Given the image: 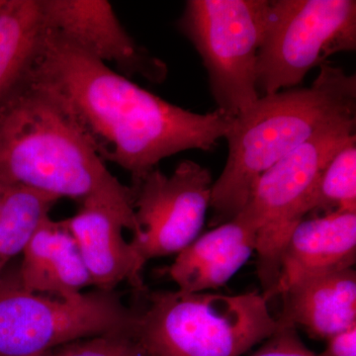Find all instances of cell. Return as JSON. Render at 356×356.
Instances as JSON below:
<instances>
[{"label": "cell", "mask_w": 356, "mask_h": 356, "mask_svg": "<svg viewBox=\"0 0 356 356\" xmlns=\"http://www.w3.org/2000/svg\"><path fill=\"white\" fill-rule=\"evenodd\" d=\"M26 81L46 93L103 161L131 180L187 149L212 151L232 119L200 114L140 88L48 29Z\"/></svg>", "instance_id": "1"}, {"label": "cell", "mask_w": 356, "mask_h": 356, "mask_svg": "<svg viewBox=\"0 0 356 356\" xmlns=\"http://www.w3.org/2000/svg\"><path fill=\"white\" fill-rule=\"evenodd\" d=\"M356 119V76L321 65L309 88L262 95L232 119L225 136L229 156L213 184L210 225L231 221L245 207L259 177L316 136Z\"/></svg>", "instance_id": "2"}, {"label": "cell", "mask_w": 356, "mask_h": 356, "mask_svg": "<svg viewBox=\"0 0 356 356\" xmlns=\"http://www.w3.org/2000/svg\"><path fill=\"white\" fill-rule=\"evenodd\" d=\"M0 180L58 200L102 201L136 221L130 186L109 172L67 115L26 81L0 105Z\"/></svg>", "instance_id": "3"}, {"label": "cell", "mask_w": 356, "mask_h": 356, "mask_svg": "<svg viewBox=\"0 0 356 356\" xmlns=\"http://www.w3.org/2000/svg\"><path fill=\"white\" fill-rule=\"evenodd\" d=\"M134 337L147 356H242L277 327L261 292L154 291Z\"/></svg>", "instance_id": "4"}, {"label": "cell", "mask_w": 356, "mask_h": 356, "mask_svg": "<svg viewBox=\"0 0 356 356\" xmlns=\"http://www.w3.org/2000/svg\"><path fill=\"white\" fill-rule=\"evenodd\" d=\"M269 0H188L177 28L197 51L218 111L229 118L259 97L257 56Z\"/></svg>", "instance_id": "5"}, {"label": "cell", "mask_w": 356, "mask_h": 356, "mask_svg": "<svg viewBox=\"0 0 356 356\" xmlns=\"http://www.w3.org/2000/svg\"><path fill=\"white\" fill-rule=\"evenodd\" d=\"M136 317L116 290L63 299L27 291L0 276V356H33L89 337L134 334Z\"/></svg>", "instance_id": "6"}, {"label": "cell", "mask_w": 356, "mask_h": 356, "mask_svg": "<svg viewBox=\"0 0 356 356\" xmlns=\"http://www.w3.org/2000/svg\"><path fill=\"white\" fill-rule=\"evenodd\" d=\"M355 50V0H269L257 56L259 95L298 88L332 55Z\"/></svg>", "instance_id": "7"}, {"label": "cell", "mask_w": 356, "mask_h": 356, "mask_svg": "<svg viewBox=\"0 0 356 356\" xmlns=\"http://www.w3.org/2000/svg\"><path fill=\"white\" fill-rule=\"evenodd\" d=\"M356 119L316 136L262 173L241 210L257 227V273L267 301L280 275L288 238L304 218L318 175L337 151L356 140Z\"/></svg>", "instance_id": "8"}, {"label": "cell", "mask_w": 356, "mask_h": 356, "mask_svg": "<svg viewBox=\"0 0 356 356\" xmlns=\"http://www.w3.org/2000/svg\"><path fill=\"white\" fill-rule=\"evenodd\" d=\"M212 173L196 161H180L170 175L154 168L130 185L140 236L131 241L145 266L178 254L200 236L212 196Z\"/></svg>", "instance_id": "9"}, {"label": "cell", "mask_w": 356, "mask_h": 356, "mask_svg": "<svg viewBox=\"0 0 356 356\" xmlns=\"http://www.w3.org/2000/svg\"><path fill=\"white\" fill-rule=\"evenodd\" d=\"M47 29L103 64H113L122 76H140L161 83L168 65L136 43L107 0H40Z\"/></svg>", "instance_id": "10"}, {"label": "cell", "mask_w": 356, "mask_h": 356, "mask_svg": "<svg viewBox=\"0 0 356 356\" xmlns=\"http://www.w3.org/2000/svg\"><path fill=\"white\" fill-rule=\"evenodd\" d=\"M76 241L92 286L103 291L116 290L123 281L144 291L142 270L131 242L124 238V229L140 236L137 222L102 201L86 200L79 204L74 216L64 220Z\"/></svg>", "instance_id": "11"}, {"label": "cell", "mask_w": 356, "mask_h": 356, "mask_svg": "<svg viewBox=\"0 0 356 356\" xmlns=\"http://www.w3.org/2000/svg\"><path fill=\"white\" fill-rule=\"evenodd\" d=\"M356 261V213L304 218L288 238L273 298L302 281L353 268Z\"/></svg>", "instance_id": "12"}, {"label": "cell", "mask_w": 356, "mask_h": 356, "mask_svg": "<svg viewBox=\"0 0 356 356\" xmlns=\"http://www.w3.org/2000/svg\"><path fill=\"white\" fill-rule=\"evenodd\" d=\"M257 227L240 212L202 234L177 254L166 274L185 293L216 290L229 282L255 252Z\"/></svg>", "instance_id": "13"}, {"label": "cell", "mask_w": 356, "mask_h": 356, "mask_svg": "<svg viewBox=\"0 0 356 356\" xmlns=\"http://www.w3.org/2000/svg\"><path fill=\"white\" fill-rule=\"evenodd\" d=\"M277 322L311 339H327L356 325V273L348 268L302 281L281 295Z\"/></svg>", "instance_id": "14"}, {"label": "cell", "mask_w": 356, "mask_h": 356, "mask_svg": "<svg viewBox=\"0 0 356 356\" xmlns=\"http://www.w3.org/2000/svg\"><path fill=\"white\" fill-rule=\"evenodd\" d=\"M18 283L27 291L74 298L92 286L76 241L64 220L47 218L23 250Z\"/></svg>", "instance_id": "15"}, {"label": "cell", "mask_w": 356, "mask_h": 356, "mask_svg": "<svg viewBox=\"0 0 356 356\" xmlns=\"http://www.w3.org/2000/svg\"><path fill=\"white\" fill-rule=\"evenodd\" d=\"M46 30L40 0H6L0 9V105L24 83Z\"/></svg>", "instance_id": "16"}, {"label": "cell", "mask_w": 356, "mask_h": 356, "mask_svg": "<svg viewBox=\"0 0 356 356\" xmlns=\"http://www.w3.org/2000/svg\"><path fill=\"white\" fill-rule=\"evenodd\" d=\"M58 201L28 187H7L0 201V276L8 261L22 254Z\"/></svg>", "instance_id": "17"}, {"label": "cell", "mask_w": 356, "mask_h": 356, "mask_svg": "<svg viewBox=\"0 0 356 356\" xmlns=\"http://www.w3.org/2000/svg\"><path fill=\"white\" fill-rule=\"evenodd\" d=\"M336 211L356 213V140L330 159L305 205L306 217Z\"/></svg>", "instance_id": "18"}, {"label": "cell", "mask_w": 356, "mask_h": 356, "mask_svg": "<svg viewBox=\"0 0 356 356\" xmlns=\"http://www.w3.org/2000/svg\"><path fill=\"white\" fill-rule=\"evenodd\" d=\"M53 356H147L132 332L79 339L51 350Z\"/></svg>", "instance_id": "19"}, {"label": "cell", "mask_w": 356, "mask_h": 356, "mask_svg": "<svg viewBox=\"0 0 356 356\" xmlns=\"http://www.w3.org/2000/svg\"><path fill=\"white\" fill-rule=\"evenodd\" d=\"M277 321V320H276ZM248 356H318L307 348L291 325L277 322V327L261 346Z\"/></svg>", "instance_id": "20"}, {"label": "cell", "mask_w": 356, "mask_h": 356, "mask_svg": "<svg viewBox=\"0 0 356 356\" xmlns=\"http://www.w3.org/2000/svg\"><path fill=\"white\" fill-rule=\"evenodd\" d=\"M318 356H356V325L327 339Z\"/></svg>", "instance_id": "21"}, {"label": "cell", "mask_w": 356, "mask_h": 356, "mask_svg": "<svg viewBox=\"0 0 356 356\" xmlns=\"http://www.w3.org/2000/svg\"><path fill=\"white\" fill-rule=\"evenodd\" d=\"M7 186L3 184V182L0 180V201H1L2 197H3L4 192H6Z\"/></svg>", "instance_id": "22"}, {"label": "cell", "mask_w": 356, "mask_h": 356, "mask_svg": "<svg viewBox=\"0 0 356 356\" xmlns=\"http://www.w3.org/2000/svg\"><path fill=\"white\" fill-rule=\"evenodd\" d=\"M33 356H53V353L51 351H48V353H41V355H33Z\"/></svg>", "instance_id": "23"}, {"label": "cell", "mask_w": 356, "mask_h": 356, "mask_svg": "<svg viewBox=\"0 0 356 356\" xmlns=\"http://www.w3.org/2000/svg\"><path fill=\"white\" fill-rule=\"evenodd\" d=\"M6 0H0V9L6 4Z\"/></svg>", "instance_id": "24"}, {"label": "cell", "mask_w": 356, "mask_h": 356, "mask_svg": "<svg viewBox=\"0 0 356 356\" xmlns=\"http://www.w3.org/2000/svg\"></svg>", "instance_id": "25"}]
</instances>
